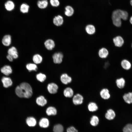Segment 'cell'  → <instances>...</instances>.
Segmentation results:
<instances>
[{"mask_svg":"<svg viewBox=\"0 0 132 132\" xmlns=\"http://www.w3.org/2000/svg\"><path fill=\"white\" fill-rule=\"evenodd\" d=\"M15 92L17 95L21 98H28L33 94L32 89L30 85L26 82H23L17 86Z\"/></svg>","mask_w":132,"mask_h":132,"instance_id":"cell-1","label":"cell"},{"mask_svg":"<svg viewBox=\"0 0 132 132\" xmlns=\"http://www.w3.org/2000/svg\"><path fill=\"white\" fill-rule=\"evenodd\" d=\"M123 17L122 10L117 9L113 11L112 15V19L113 24L120 27L121 24V19Z\"/></svg>","mask_w":132,"mask_h":132,"instance_id":"cell-2","label":"cell"},{"mask_svg":"<svg viewBox=\"0 0 132 132\" xmlns=\"http://www.w3.org/2000/svg\"><path fill=\"white\" fill-rule=\"evenodd\" d=\"M53 22L54 24L56 26H61L64 22V17L60 14L55 15L53 18Z\"/></svg>","mask_w":132,"mask_h":132,"instance_id":"cell-3","label":"cell"},{"mask_svg":"<svg viewBox=\"0 0 132 132\" xmlns=\"http://www.w3.org/2000/svg\"><path fill=\"white\" fill-rule=\"evenodd\" d=\"M49 4L48 0H38L36 2L37 7L41 10L46 9L48 7Z\"/></svg>","mask_w":132,"mask_h":132,"instance_id":"cell-4","label":"cell"},{"mask_svg":"<svg viewBox=\"0 0 132 132\" xmlns=\"http://www.w3.org/2000/svg\"><path fill=\"white\" fill-rule=\"evenodd\" d=\"M64 14L67 17L72 16L74 13V10L73 7L71 5H68L64 7Z\"/></svg>","mask_w":132,"mask_h":132,"instance_id":"cell-5","label":"cell"},{"mask_svg":"<svg viewBox=\"0 0 132 132\" xmlns=\"http://www.w3.org/2000/svg\"><path fill=\"white\" fill-rule=\"evenodd\" d=\"M83 99V97L81 95L77 94L73 96V104L75 105H79L82 103Z\"/></svg>","mask_w":132,"mask_h":132,"instance_id":"cell-6","label":"cell"},{"mask_svg":"<svg viewBox=\"0 0 132 132\" xmlns=\"http://www.w3.org/2000/svg\"><path fill=\"white\" fill-rule=\"evenodd\" d=\"M63 57V54L61 52L55 53L53 56V61L55 64H60L62 61Z\"/></svg>","mask_w":132,"mask_h":132,"instance_id":"cell-7","label":"cell"},{"mask_svg":"<svg viewBox=\"0 0 132 132\" xmlns=\"http://www.w3.org/2000/svg\"><path fill=\"white\" fill-rule=\"evenodd\" d=\"M58 88L57 85L53 83L48 84L47 86V89L48 92L51 94H55L56 93Z\"/></svg>","mask_w":132,"mask_h":132,"instance_id":"cell-8","label":"cell"},{"mask_svg":"<svg viewBox=\"0 0 132 132\" xmlns=\"http://www.w3.org/2000/svg\"><path fill=\"white\" fill-rule=\"evenodd\" d=\"M30 9V5L27 3H23L21 5L20 10V12L24 14L28 13Z\"/></svg>","mask_w":132,"mask_h":132,"instance_id":"cell-9","label":"cell"},{"mask_svg":"<svg viewBox=\"0 0 132 132\" xmlns=\"http://www.w3.org/2000/svg\"><path fill=\"white\" fill-rule=\"evenodd\" d=\"M116 116V114L114 111L112 109H110L107 111L105 115V117L106 119L111 120L113 119Z\"/></svg>","mask_w":132,"mask_h":132,"instance_id":"cell-10","label":"cell"},{"mask_svg":"<svg viewBox=\"0 0 132 132\" xmlns=\"http://www.w3.org/2000/svg\"><path fill=\"white\" fill-rule=\"evenodd\" d=\"M113 42L115 46L121 47L123 44L124 41L123 38L120 36H118L113 39Z\"/></svg>","mask_w":132,"mask_h":132,"instance_id":"cell-11","label":"cell"},{"mask_svg":"<svg viewBox=\"0 0 132 132\" xmlns=\"http://www.w3.org/2000/svg\"><path fill=\"white\" fill-rule=\"evenodd\" d=\"M100 94L101 98L104 99H108L110 97L109 90L106 88L102 89L100 91Z\"/></svg>","mask_w":132,"mask_h":132,"instance_id":"cell-12","label":"cell"},{"mask_svg":"<svg viewBox=\"0 0 132 132\" xmlns=\"http://www.w3.org/2000/svg\"><path fill=\"white\" fill-rule=\"evenodd\" d=\"M61 80L63 84H67L70 83L72 81L71 78L66 74H62L61 76Z\"/></svg>","mask_w":132,"mask_h":132,"instance_id":"cell-13","label":"cell"},{"mask_svg":"<svg viewBox=\"0 0 132 132\" xmlns=\"http://www.w3.org/2000/svg\"><path fill=\"white\" fill-rule=\"evenodd\" d=\"M44 44L46 48L49 50H52L55 45L54 41L51 39H48L46 40L44 43Z\"/></svg>","mask_w":132,"mask_h":132,"instance_id":"cell-14","label":"cell"},{"mask_svg":"<svg viewBox=\"0 0 132 132\" xmlns=\"http://www.w3.org/2000/svg\"><path fill=\"white\" fill-rule=\"evenodd\" d=\"M8 52V54L11 56L13 58L16 59L18 57L17 50L14 47L12 46L10 48Z\"/></svg>","mask_w":132,"mask_h":132,"instance_id":"cell-15","label":"cell"},{"mask_svg":"<svg viewBox=\"0 0 132 132\" xmlns=\"http://www.w3.org/2000/svg\"><path fill=\"white\" fill-rule=\"evenodd\" d=\"M4 6L7 11H11L14 9L15 6L13 2L11 0H8L5 3Z\"/></svg>","mask_w":132,"mask_h":132,"instance_id":"cell-16","label":"cell"},{"mask_svg":"<svg viewBox=\"0 0 132 132\" xmlns=\"http://www.w3.org/2000/svg\"><path fill=\"white\" fill-rule=\"evenodd\" d=\"M2 81L4 87L7 88L11 86L12 84V82L9 77H3L2 79Z\"/></svg>","mask_w":132,"mask_h":132,"instance_id":"cell-17","label":"cell"},{"mask_svg":"<svg viewBox=\"0 0 132 132\" xmlns=\"http://www.w3.org/2000/svg\"><path fill=\"white\" fill-rule=\"evenodd\" d=\"M11 38L10 35H6L3 37L2 40V43L4 45L8 46L11 44Z\"/></svg>","mask_w":132,"mask_h":132,"instance_id":"cell-18","label":"cell"},{"mask_svg":"<svg viewBox=\"0 0 132 132\" xmlns=\"http://www.w3.org/2000/svg\"><path fill=\"white\" fill-rule=\"evenodd\" d=\"M1 72L6 76H8L12 72V69L11 67L9 65H5L1 69Z\"/></svg>","mask_w":132,"mask_h":132,"instance_id":"cell-19","label":"cell"},{"mask_svg":"<svg viewBox=\"0 0 132 132\" xmlns=\"http://www.w3.org/2000/svg\"><path fill=\"white\" fill-rule=\"evenodd\" d=\"M36 102L38 105L43 106L47 103V101L43 96H41L37 98Z\"/></svg>","mask_w":132,"mask_h":132,"instance_id":"cell-20","label":"cell"},{"mask_svg":"<svg viewBox=\"0 0 132 132\" xmlns=\"http://www.w3.org/2000/svg\"><path fill=\"white\" fill-rule=\"evenodd\" d=\"M124 101L127 103L130 104L132 103V92H129L125 94L123 96Z\"/></svg>","mask_w":132,"mask_h":132,"instance_id":"cell-21","label":"cell"},{"mask_svg":"<svg viewBox=\"0 0 132 132\" xmlns=\"http://www.w3.org/2000/svg\"><path fill=\"white\" fill-rule=\"evenodd\" d=\"M63 93L65 97L71 98L73 95L74 92L72 88L70 87H67L64 89Z\"/></svg>","mask_w":132,"mask_h":132,"instance_id":"cell-22","label":"cell"},{"mask_svg":"<svg viewBox=\"0 0 132 132\" xmlns=\"http://www.w3.org/2000/svg\"><path fill=\"white\" fill-rule=\"evenodd\" d=\"M116 84L119 88L121 89L123 88L125 86V81L123 78H121L117 79L116 81Z\"/></svg>","mask_w":132,"mask_h":132,"instance_id":"cell-23","label":"cell"},{"mask_svg":"<svg viewBox=\"0 0 132 132\" xmlns=\"http://www.w3.org/2000/svg\"><path fill=\"white\" fill-rule=\"evenodd\" d=\"M121 65L123 69L126 70L129 69L131 66L130 62L126 59L123 60L121 61Z\"/></svg>","mask_w":132,"mask_h":132,"instance_id":"cell-24","label":"cell"},{"mask_svg":"<svg viewBox=\"0 0 132 132\" xmlns=\"http://www.w3.org/2000/svg\"><path fill=\"white\" fill-rule=\"evenodd\" d=\"M109 52L106 48H103L99 50V56L102 58H106L108 55Z\"/></svg>","mask_w":132,"mask_h":132,"instance_id":"cell-25","label":"cell"},{"mask_svg":"<svg viewBox=\"0 0 132 132\" xmlns=\"http://www.w3.org/2000/svg\"><path fill=\"white\" fill-rule=\"evenodd\" d=\"M99 119L97 116L94 115L91 118L90 120V124L93 126H96L98 124L99 122Z\"/></svg>","mask_w":132,"mask_h":132,"instance_id":"cell-26","label":"cell"},{"mask_svg":"<svg viewBox=\"0 0 132 132\" xmlns=\"http://www.w3.org/2000/svg\"><path fill=\"white\" fill-rule=\"evenodd\" d=\"M88 108L90 111L93 112L97 111L98 109V107L96 103L91 102L88 104Z\"/></svg>","mask_w":132,"mask_h":132,"instance_id":"cell-27","label":"cell"},{"mask_svg":"<svg viewBox=\"0 0 132 132\" xmlns=\"http://www.w3.org/2000/svg\"><path fill=\"white\" fill-rule=\"evenodd\" d=\"M39 126L41 127L45 128L48 127L49 125V122L48 120L45 118L42 119L39 122Z\"/></svg>","mask_w":132,"mask_h":132,"instance_id":"cell-28","label":"cell"},{"mask_svg":"<svg viewBox=\"0 0 132 132\" xmlns=\"http://www.w3.org/2000/svg\"><path fill=\"white\" fill-rule=\"evenodd\" d=\"M27 124L29 126H34L36 124V121L35 119L32 117H28L26 120Z\"/></svg>","mask_w":132,"mask_h":132,"instance_id":"cell-29","label":"cell"},{"mask_svg":"<svg viewBox=\"0 0 132 132\" xmlns=\"http://www.w3.org/2000/svg\"><path fill=\"white\" fill-rule=\"evenodd\" d=\"M85 30L87 33L89 34H93L95 32L94 26L92 24L87 25L85 28Z\"/></svg>","mask_w":132,"mask_h":132,"instance_id":"cell-30","label":"cell"},{"mask_svg":"<svg viewBox=\"0 0 132 132\" xmlns=\"http://www.w3.org/2000/svg\"><path fill=\"white\" fill-rule=\"evenodd\" d=\"M46 112L48 116L51 115H55L57 112V110L54 107L50 106L48 107L46 110Z\"/></svg>","mask_w":132,"mask_h":132,"instance_id":"cell-31","label":"cell"},{"mask_svg":"<svg viewBox=\"0 0 132 132\" xmlns=\"http://www.w3.org/2000/svg\"><path fill=\"white\" fill-rule=\"evenodd\" d=\"M49 4L54 8L58 7L60 5L59 0H49Z\"/></svg>","mask_w":132,"mask_h":132,"instance_id":"cell-32","label":"cell"},{"mask_svg":"<svg viewBox=\"0 0 132 132\" xmlns=\"http://www.w3.org/2000/svg\"><path fill=\"white\" fill-rule=\"evenodd\" d=\"M33 62L35 64H38L41 63L42 61L43 58L40 55L36 54L33 56Z\"/></svg>","mask_w":132,"mask_h":132,"instance_id":"cell-33","label":"cell"},{"mask_svg":"<svg viewBox=\"0 0 132 132\" xmlns=\"http://www.w3.org/2000/svg\"><path fill=\"white\" fill-rule=\"evenodd\" d=\"M26 67L29 71H36L37 69V66L36 64L33 63H29L27 64Z\"/></svg>","mask_w":132,"mask_h":132,"instance_id":"cell-34","label":"cell"},{"mask_svg":"<svg viewBox=\"0 0 132 132\" xmlns=\"http://www.w3.org/2000/svg\"><path fill=\"white\" fill-rule=\"evenodd\" d=\"M36 78L39 81L41 82H43L46 79V77L45 74L40 73L36 75Z\"/></svg>","mask_w":132,"mask_h":132,"instance_id":"cell-35","label":"cell"},{"mask_svg":"<svg viewBox=\"0 0 132 132\" xmlns=\"http://www.w3.org/2000/svg\"><path fill=\"white\" fill-rule=\"evenodd\" d=\"M63 127L60 124H57L55 125L53 128L54 132H63Z\"/></svg>","mask_w":132,"mask_h":132,"instance_id":"cell-36","label":"cell"},{"mask_svg":"<svg viewBox=\"0 0 132 132\" xmlns=\"http://www.w3.org/2000/svg\"><path fill=\"white\" fill-rule=\"evenodd\" d=\"M123 132H132V124L129 123L126 125L123 129Z\"/></svg>","mask_w":132,"mask_h":132,"instance_id":"cell-37","label":"cell"},{"mask_svg":"<svg viewBox=\"0 0 132 132\" xmlns=\"http://www.w3.org/2000/svg\"><path fill=\"white\" fill-rule=\"evenodd\" d=\"M67 132H78V131L75 127L71 126L67 129Z\"/></svg>","mask_w":132,"mask_h":132,"instance_id":"cell-38","label":"cell"},{"mask_svg":"<svg viewBox=\"0 0 132 132\" xmlns=\"http://www.w3.org/2000/svg\"><path fill=\"white\" fill-rule=\"evenodd\" d=\"M7 58L10 61H12L13 60V58L12 56L9 54L7 56Z\"/></svg>","mask_w":132,"mask_h":132,"instance_id":"cell-39","label":"cell"},{"mask_svg":"<svg viewBox=\"0 0 132 132\" xmlns=\"http://www.w3.org/2000/svg\"><path fill=\"white\" fill-rule=\"evenodd\" d=\"M130 22L132 24V16L130 18Z\"/></svg>","mask_w":132,"mask_h":132,"instance_id":"cell-40","label":"cell"},{"mask_svg":"<svg viewBox=\"0 0 132 132\" xmlns=\"http://www.w3.org/2000/svg\"><path fill=\"white\" fill-rule=\"evenodd\" d=\"M130 3L131 5L132 6V0H131Z\"/></svg>","mask_w":132,"mask_h":132,"instance_id":"cell-41","label":"cell"},{"mask_svg":"<svg viewBox=\"0 0 132 132\" xmlns=\"http://www.w3.org/2000/svg\"></svg>","mask_w":132,"mask_h":132,"instance_id":"cell-42","label":"cell"}]
</instances>
